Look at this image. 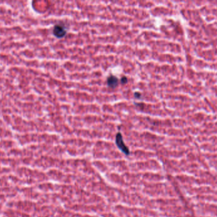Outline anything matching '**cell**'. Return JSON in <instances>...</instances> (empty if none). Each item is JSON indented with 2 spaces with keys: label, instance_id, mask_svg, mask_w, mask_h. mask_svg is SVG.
Segmentation results:
<instances>
[{
  "label": "cell",
  "instance_id": "cell-1",
  "mask_svg": "<svg viewBox=\"0 0 217 217\" xmlns=\"http://www.w3.org/2000/svg\"><path fill=\"white\" fill-rule=\"evenodd\" d=\"M116 143L118 147L121 150V151L124 153L126 155L130 154V151L128 147L125 145V144L123 140V137L121 134L120 132H118L116 135Z\"/></svg>",
  "mask_w": 217,
  "mask_h": 217
},
{
  "label": "cell",
  "instance_id": "cell-2",
  "mask_svg": "<svg viewBox=\"0 0 217 217\" xmlns=\"http://www.w3.org/2000/svg\"><path fill=\"white\" fill-rule=\"evenodd\" d=\"M53 33L55 37L58 38H62L64 37L65 34H67V31L65 30L64 26L60 24H57L54 26Z\"/></svg>",
  "mask_w": 217,
  "mask_h": 217
},
{
  "label": "cell",
  "instance_id": "cell-3",
  "mask_svg": "<svg viewBox=\"0 0 217 217\" xmlns=\"http://www.w3.org/2000/svg\"><path fill=\"white\" fill-rule=\"evenodd\" d=\"M107 83L108 87H109L110 88H116L118 86L119 80L116 76L112 75L107 78Z\"/></svg>",
  "mask_w": 217,
  "mask_h": 217
},
{
  "label": "cell",
  "instance_id": "cell-4",
  "mask_svg": "<svg viewBox=\"0 0 217 217\" xmlns=\"http://www.w3.org/2000/svg\"><path fill=\"white\" fill-rule=\"evenodd\" d=\"M121 82L122 84H125L128 82V78H126V76H123L121 78Z\"/></svg>",
  "mask_w": 217,
  "mask_h": 217
},
{
  "label": "cell",
  "instance_id": "cell-5",
  "mask_svg": "<svg viewBox=\"0 0 217 217\" xmlns=\"http://www.w3.org/2000/svg\"><path fill=\"white\" fill-rule=\"evenodd\" d=\"M134 96H135V97L136 98H140V96H141V94L140 92H135Z\"/></svg>",
  "mask_w": 217,
  "mask_h": 217
}]
</instances>
